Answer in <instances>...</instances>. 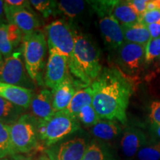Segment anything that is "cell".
Returning a JSON list of instances; mask_svg holds the SVG:
<instances>
[{
  "instance_id": "ab89813d",
  "label": "cell",
  "mask_w": 160,
  "mask_h": 160,
  "mask_svg": "<svg viewBox=\"0 0 160 160\" xmlns=\"http://www.w3.org/2000/svg\"><path fill=\"white\" fill-rule=\"evenodd\" d=\"M38 160H49V159L46 155H42L39 158V159Z\"/></svg>"
},
{
  "instance_id": "ffe728a7",
  "label": "cell",
  "mask_w": 160,
  "mask_h": 160,
  "mask_svg": "<svg viewBox=\"0 0 160 160\" xmlns=\"http://www.w3.org/2000/svg\"><path fill=\"white\" fill-rule=\"evenodd\" d=\"M93 101V92L91 86L77 90L72 98L69 105L65 111L67 114L77 119V115L84 107L92 105Z\"/></svg>"
},
{
  "instance_id": "1f68e13d",
  "label": "cell",
  "mask_w": 160,
  "mask_h": 160,
  "mask_svg": "<svg viewBox=\"0 0 160 160\" xmlns=\"http://www.w3.org/2000/svg\"><path fill=\"white\" fill-rule=\"evenodd\" d=\"M138 22L146 26L153 23L160 24V10L155 9L152 11H147L143 15L139 17Z\"/></svg>"
},
{
  "instance_id": "8fae6325",
  "label": "cell",
  "mask_w": 160,
  "mask_h": 160,
  "mask_svg": "<svg viewBox=\"0 0 160 160\" xmlns=\"http://www.w3.org/2000/svg\"><path fill=\"white\" fill-rule=\"evenodd\" d=\"M91 9L88 1L62 0L57 1L54 16L60 15L74 29H78L79 24H82L87 19L88 13Z\"/></svg>"
},
{
  "instance_id": "74e56055",
  "label": "cell",
  "mask_w": 160,
  "mask_h": 160,
  "mask_svg": "<svg viewBox=\"0 0 160 160\" xmlns=\"http://www.w3.org/2000/svg\"><path fill=\"white\" fill-rule=\"evenodd\" d=\"M150 130L152 134L155 137V139H160V124H151Z\"/></svg>"
},
{
  "instance_id": "7c38bea8",
  "label": "cell",
  "mask_w": 160,
  "mask_h": 160,
  "mask_svg": "<svg viewBox=\"0 0 160 160\" xmlns=\"http://www.w3.org/2000/svg\"><path fill=\"white\" fill-rule=\"evenodd\" d=\"M5 12L8 22L19 28L24 36L31 34L39 27V19L31 8H17L5 5Z\"/></svg>"
},
{
  "instance_id": "52a82bcc",
  "label": "cell",
  "mask_w": 160,
  "mask_h": 160,
  "mask_svg": "<svg viewBox=\"0 0 160 160\" xmlns=\"http://www.w3.org/2000/svg\"><path fill=\"white\" fill-rule=\"evenodd\" d=\"M48 51H53L69 59L75 44V29L63 19L52 22L46 27Z\"/></svg>"
},
{
  "instance_id": "d6986e66",
  "label": "cell",
  "mask_w": 160,
  "mask_h": 160,
  "mask_svg": "<svg viewBox=\"0 0 160 160\" xmlns=\"http://www.w3.org/2000/svg\"><path fill=\"white\" fill-rule=\"evenodd\" d=\"M123 31L125 42L146 45L151 39L148 29L144 24L137 22L131 25H121Z\"/></svg>"
},
{
  "instance_id": "d4e9b609",
  "label": "cell",
  "mask_w": 160,
  "mask_h": 160,
  "mask_svg": "<svg viewBox=\"0 0 160 160\" xmlns=\"http://www.w3.org/2000/svg\"><path fill=\"white\" fill-rule=\"evenodd\" d=\"M138 160H160V140L152 139L137 153Z\"/></svg>"
},
{
  "instance_id": "ac0fdd59",
  "label": "cell",
  "mask_w": 160,
  "mask_h": 160,
  "mask_svg": "<svg viewBox=\"0 0 160 160\" xmlns=\"http://www.w3.org/2000/svg\"><path fill=\"white\" fill-rule=\"evenodd\" d=\"M91 134L101 142H111L121 135L122 130L119 122L113 120L101 119L91 127Z\"/></svg>"
},
{
  "instance_id": "4316f807",
  "label": "cell",
  "mask_w": 160,
  "mask_h": 160,
  "mask_svg": "<svg viewBox=\"0 0 160 160\" xmlns=\"http://www.w3.org/2000/svg\"><path fill=\"white\" fill-rule=\"evenodd\" d=\"M77 119L80 123L87 127H93L101 120L92 105L84 107L77 115Z\"/></svg>"
},
{
  "instance_id": "e575fe53",
  "label": "cell",
  "mask_w": 160,
  "mask_h": 160,
  "mask_svg": "<svg viewBox=\"0 0 160 160\" xmlns=\"http://www.w3.org/2000/svg\"><path fill=\"white\" fill-rule=\"evenodd\" d=\"M5 5L17 8H31V2L26 0H6L4 1Z\"/></svg>"
},
{
  "instance_id": "836d02e7",
  "label": "cell",
  "mask_w": 160,
  "mask_h": 160,
  "mask_svg": "<svg viewBox=\"0 0 160 160\" xmlns=\"http://www.w3.org/2000/svg\"><path fill=\"white\" fill-rule=\"evenodd\" d=\"M149 118L151 124H160V101H154L151 103Z\"/></svg>"
},
{
  "instance_id": "d6a6232c",
  "label": "cell",
  "mask_w": 160,
  "mask_h": 160,
  "mask_svg": "<svg viewBox=\"0 0 160 160\" xmlns=\"http://www.w3.org/2000/svg\"><path fill=\"white\" fill-rule=\"evenodd\" d=\"M148 2L149 1H147V0H131V1H128V2L138 17H139L147 11Z\"/></svg>"
},
{
  "instance_id": "277c9868",
  "label": "cell",
  "mask_w": 160,
  "mask_h": 160,
  "mask_svg": "<svg viewBox=\"0 0 160 160\" xmlns=\"http://www.w3.org/2000/svg\"><path fill=\"white\" fill-rule=\"evenodd\" d=\"M37 129L39 139L50 147L80 131V122L65 111H59L48 119L37 122Z\"/></svg>"
},
{
  "instance_id": "f35d334b",
  "label": "cell",
  "mask_w": 160,
  "mask_h": 160,
  "mask_svg": "<svg viewBox=\"0 0 160 160\" xmlns=\"http://www.w3.org/2000/svg\"><path fill=\"white\" fill-rule=\"evenodd\" d=\"M10 160H33L32 158L29 156H25V155H22L19 153L17 154H13L11 156V159Z\"/></svg>"
},
{
  "instance_id": "cb8c5ba5",
  "label": "cell",
  "mask_w": 160,
  "mask_h": 160,
  "mask_svg": "<svg viewBox=\"0 0 160 160\" xmlns=\"http://www.w3.org/2000/svg\"><path fill=\"white\" fill-rule=\"evenodd\" d=\"M14 154L12 146L10 126L0 122V159Z\"/></svg>"
},
{
  "instance_id": "5b68a950",
  "label": "cell",
  "mask_w": 160,
  "mask_h": 160,
  "mask_svg": "<svg viewBox=\"0 0 160 160\" xmlns=\"http://www.w3.org/2000/svg\"><path fill=\"white\" fill-rule=\"evenodd\" d=\"M9 126L14 154L29 153L38 147L37 121L31 114H23Z\"/></svg>"
},
{
  "instance_id": "7a4b0ae2",
  "label": "cell",
  "mask_w": 160,
  "mask_h": 160,
  "mask_svg": "<svg viewBox=\"0 0 160 160\" xmlns=\"http://www.w3.org/2000/svg\"><path fill=\"white\" fill-rule=\"evenodd\" d=\"M68 69L78 89L89 87L101 73L100 51L89 35L75 29V44Z\"/></svg>"
},
{
  "instance_id": "484cf974",
  "label": "cell",
  "mask_w": 160,
  "mask_h": 160,
  "mask_svg": "<svg viewBox=\"0 0 160 160\" xmlns=\"http://www.w3.org/2000/svg\"><path fill=\"white\" fill-rule=\"evenodd\" d=\"M118 1H88L91 10L98 15L100 19L112 15L113 8L117 5Z\"/></svg>"
},
{
  "instance_id": "2e32d148",
  "label": "cell",
  "mask_w": 160,
  "mask_h": 160,
  "mask_svg": "<svg viewBox=\"0 0 160 160\" xmlns=\"http://www.w3.org/2000/svg\"><path fill=\"white\" fill-rule=\"evenodd\" d=\"M31 116L37 122L48 119L54 114L53 109V93L48 89H43L34 95L31 106Z\"/></svg>"
},
{
  "instance_id": "8d00e7d4",
  "label": "cell",
  "mask_w": 160,
  "mask_h": 160,
  "mask_svg": "<svg viewBox=\"0 0 160 160\" xmlns=\"http://www.w3.org/2000/svg\"><path fill=\"white\" fill-rule=\"evenodd\" d=\"M8 20L6 19L5 12V2L0 0V26L3 24H8Z\"/></svg>"
},
{
  "instance_id": "7402d4cb",
  "label": "cell",
  "mask_w": 160,
  "mask_h": 160,
  "mask_svg": "<svg viewBox=\"0 0 160 160\" xmlns=\"http://www.w3.org/2000/svg\"><path fill=\"white\" fill-rule=\"evenodd\" d=\"M112 15L121 25H131L138 22L139 17L130 5L128 1H118L113 8Z\"/></svg>"
},
{
  "instance_id": "9c48e42d",
  "label": "cell",
  "mask_w": 160,
  "mask_h": 160,
  "mask_svg": "<svg viewBox=\"0 0 160 160\" xmlns=\"http://www.w3.org/2000/svg\"><path fill=\"white\" fill-rule=\"evenodd\" d=\"M145 45L125 42L117 51V68L128 77L140 73L145 61Z\"/></svg>"
},
{
  "instance_id": "f1b7e54d",
  "label": "cell",
  "mask_w": 160,
  "mask_h": 160,
  "mask_svg": "<svg viewBox=\"0 0 160 160\" xmlns=\"http://www.w3.org/2000/svg\"><path fill=\"white\" fill-rule=\"evenodd\" d=\"M159 57H160V37L151 39L145 47V63H151Z\"/></svg>"
},
{
  "instance_id": "4dcf8cb0",
  "label": "cell",
  "mask_w": 160,
  "mask_h": 160,
  "mask_svg": "<svg viewBox=\"0 0 160 160\" xmlns=\"http://www.w3.org/2000/svg\"><path fill=\"white\" fill-rule=\"evenodd\" d=\"M8 36L13 48H17L23 40L24 35L19 28L13 24H8Z\"/></svg>"
},
{
  "instance_id": "44dd1931",
  "label": "cell",
  "mask_w": 160,
  "mask_h": 160,
  "mask_svg": "<svg viewBox=\"0 0 160 160\" xmlns=\"http://www.w3.org/2000/svg\"><path fill=\"white\" fill-rule=\"evenodd\" d=\"M26 109L19 107L3 98L0 97V122L5 125H11L18 121L25 114Z\"/></svg>"
},
{
  "instance_id": "4fadbf2b",
  "label": "cell",
  "mask_w": 160,
  "mask_h": 160,
  "mask_svg": "<svg viewBox=\"0 0 160 160\" xmlns=\"http://www.w3.org/2000/svg\"><path fill=\"white\" fill-rule=\"evenodd\" d=\"M99 28L104 44L108 48L117 50L125 42L122 26L113 15L100 19Z\"/></svg>"
},
{
  "instance_id": "30bf717a",
  "label": "cell",
  "mask_w": 160,
  "mask_h": 160,
  "mask_svg": "<svg viewBox=\"0 0 160 160\" xmlns=\"http://www.w3.org/2000/svg\"><path fill=\"white\" fill-rule=\"evenodd\" d=\"M68 74V59L57 52L49 51L44 75V85L53 91L62 82Z\"/></svg>"
},
{
  "instance_id": "3957f363",
  "label": "cell",
  "mask_w": 160,
  "mask_h": 160,
  "mask_svg": "<svg viewBox=\"0 0 160 160\" xmlns=\"http://www.w3.org/2000/svg\"><path fill=\"white\" fill-rule=\"evenodd\" d=\"M47 46L42 32L35 31L31 34L24 36L22 48L25 68L32 81L38 85H44Z\"/></svg>"
},
{
  "instance_id": "60d3db41",
  "label": "cell",
  "mask_w": 160,
  "mask_h": 160,
  "mask_svg": "<svg viewBox=\"0 0 160 160\" xmlns=\"http://www.w3.org/2000/svg\"><path fill=\"white\" fill-rule=\"evenodd\" d=\"M2 59H3V57H2V55L1 51H0V62H1L2 61Z\"/></svg>"
},
{
  "instance_id": "b9f144b4",
  "label": "cell",
  "mask_w": 160,
  "mask_h": 160,
  "mask_svg": "<svg viewBox=\"0 0 160 160\" xmlns=\"http://www.w3.org/2000/svg\"><path fill=\"white\" fill-rule=\"evenodd\" d=\"M0 160H10V159H8V158H1Z\"/></svg>"
},
{
  "instance_id": "ba28073f",
  "label": "cell",
  "mask_w": 160,
  "mask_h": 160,
  "mask_svg": "<svg viewBox=\"0 0 160 160\" xmlns=\"http://www.w3.org/2000/svg\"><path fill=\"white\" fill-rule=\"evenodd\" d=\"M73 133L45 149L50 160H82L90 141L85 134Z\"/></svg>"
},
{
  "instance_id": "6da1fadb",
  "label": "cell",
  "mask_w": 160,
  "mask_h": 160,
  "mask_svg": "<svg viewBox=\"0 0 160 160\" xmlns=\"http://www.w3.org/2000/svg\"><path fill=\"white\" fill-rule=\"evenodd\" d=\"M92 105L101 119L127 124V111L133 93V82L117 67H105L91 85Z\"/></svg>"
},
{
  "instance_id": "f546056e",
  "label": "cell",
  "mask_w": 160,
  "mask_h": 160,
  "mask_svg": "<svg viewBox=\"0 0 160 160\" xmlns=\"http://www.w3.org/2000/svg\"><path fill=\"white\" fill-rule=\"evenodd\" d=\"M8 24H3L0 26V51L3 58L10 57L14 49L8 36Z\"/></svg>"
},
{
  "instance_id": "8992f818",
  "label": "cell",
  "mask_w": 160,
  "mask_h": 160,
  "mask_svg": "<svg viewBox=\"0 0 160 160\" xmlns=\"http://www.w3.org/2000/svg\"><path fill=\"white\" fill-rule=\"evenodd\" d=\"M22 48H19L0 62V82L33 90L35 83L30 78L22 59Z\"/></svg>"
},
{
  "instance_id": "ee69618b",
  "label": "cell",
  "mask_w": 160,
  "mask_h": 160,
  "mask_svg": "<svg viewBox=\"0 0 160 160\" xmlns=\"http://www.w3.org/2000/svg\"><path fill=\"white\" fill-rule=\"evenodd\" d=\"M49 160H50V159H49Z\"/></svg>"
},
{
  "instance_id": "9a60e30c",
  "label": "cell",
  "mask_w": 160,
  "mask_h": 160,
  "mask_svg": "<svg viewBox=\"0 0 160 160\" xmlns=\"http://www.w3.org/2000/svg\"><path fill=\"white\" fill-rule=\"evenodd\" d=\"M34 95L33 90L0 82V97L13 105L29 108Z\"/></svg>"
},
{
  "instance_id": "5bb4252c",
  "label": "cell",
  "mask_w": 160,
  "mask_h": 160,
  "mask_svg": "<svg viewBox=\"0 0 160 160\" xmlns=\"http://www.w3.org/2000/svg\"><path fill=\"white\" fill-rule=\"evenodd\" d=\"M148 142L147 136L142 130L134 127H127L123 131L120 147L124 156L128 159H132Z\"/></svg>"
},
{
  "instance_id": "e0dca14e",
  "label": "cell",
  "mask_w": 160,
  "mask_h": 160,
  "mask_svg": "<svg viewBox=\"0 0 160 160\" xmlns=\"http://www.w3.org/2000/svg\"><path fill=\"white\" fill-rule=\"evenodd\" d=\"M77 90L79 89L69 73L62 82L51 91L53 93V109L55 113L63 111L67 108Z\"/></svg>"
},
{
  "instance_id": "d590c367",
  "label": "cell",
  "mask_w": 160,
  "mask_h": 160,
  "mask_svg": "<svg viewBox=\"0 0 160 160\" xmlns=\"http://www.w3.org/2000/svg\"><path fill=\"white\" fill-rule=\"evenodd\" d=\"M150 34H151V39H156V38L160 37V24L153 23L148 25Z\"/></svg>"
},
{
  "instance_id": "83f0119b",
  "label": "cell",
  "mask_w": 160,
  "mask_h": 160,
  "mask_svg": "<svg viewBox=\"0 0 160 160\" xmlns=\"http://www.w3.org/2000/svg\"><path fill=\"white\" fill-rule=\"evenodd\" d=\"M31 5H33L36 10L41 13L45 18H48L52 15H54L57 1L50 0H32L30 1Z\"/></svg>"
},
{
  "instance_id": "7bdbcfd3",
  "label": "cell",
  "mask_w": 160,
  "mask_h": 160,
  "mask_svg": "<svg viewBox=\"0 0 160 160\" xmlns=\"http://www.w3.org/2000/svg\"><path fill=\"white\" fill-rule=\"evenodd\" d=\"M112 160H116V159H112Z\"/></svg>"
},
{
  "instance_id": "603a6c76",
  "label": "cell",
  "mask_w": 160,
  "mask_h": 160,
  "mask_svg": "<svg viewBox=\"0 0 160 160\" xmlns=\"http://www.w3.org/2000/svg\"><path fill=\"white\" fill-rule=\"evenodd\" d=\"M111 152L103 142L91 140L82 160H112Z\"/></svg>"
}]
</instances>
